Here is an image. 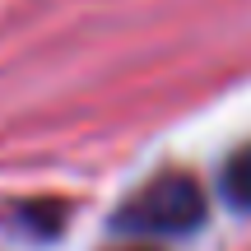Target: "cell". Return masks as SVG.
Instances as JSON below:
<instances>
[{"mask_svg": "<svg viewBox=\"0 0 251 251\" xmlns=\"http://www.w3.org/2000/svg\"><path fill=\"white\" fill-rule=\"evenodd\" d=\"M224 196L233 200L237 209H251V144H242V149L224 163Z\"/></svg>", "mask_w": 251, "mask_h": 251, "instance_id": "7a4b0ae2", "label": "cell"}, {"mask_svg": "<svg viewBox=\"0 0 251 251\" xmlns=\"http://www.w3.org/2000/svg\"><path fill=\"white\" fill-rule=\"evenodd\" d=\"M205 224V191L186 172H163L121 205L117 228L135 237H181Z\"/></svg>", "mask_w": 251, "mask_h": 251, "instance_id": "6da1fadb", "label": "cell"}]
</instances>
